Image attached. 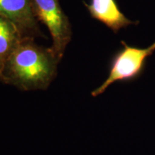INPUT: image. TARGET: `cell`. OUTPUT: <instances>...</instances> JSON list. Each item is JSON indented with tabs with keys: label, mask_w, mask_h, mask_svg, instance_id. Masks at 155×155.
I'll return each mask as SVG.
<instances>
[{
	"label": "cell",
	"mask_w": 155,
	"mask_h": 155,
	"mask_svg": "<svg viewBox=\"0 0 155 155\" xmlns=\"http://www.w3.org/2000/svg\"><path fill=\"white\" fill-rule=\"evenodd\" d=\"M59 60L51 48L24 39L12 52L0 74V81L23 91L45 90L57 75Z\"/></svg>",
	"instance_id": "obj_1"
},
{
	"label": "cell",
	"mask_w": 155,
	"mask_h": 155,
	"mask_svg": "<svg viewBox=\"0 0 155 155\" xmlns=\"http://www.w3.org/2000/svg\"><path fill=\"white\" fill-rule=\"evenodd\" d=\"M121 45L123 48L114 54L110 61L108 78L91 92L93 97L104 94L114 83H130L141 78L146 70L147 60L155 51V42L147 48L129 46L124 41Z\"/></svg>",
	"instance_id": "obj_2"
},
{
	"label": "cell",
	"mask_w": 155,
	"mask_h": 155,
	"mask_svg": "<svg viewBox=\"0 0 155 155\" xmlns=\"http://www.w3.org/2000/svg\"><path fill=\"white\" fill-rule=\"evenodd\" d=\"M32 4L38 21L46 25L51 35L53 45L50 48L61 61L72 37L68 19L58 0H32Z\"/></svg>",
	"instance_id": "obj_3"
},
{
	"label": "cell",
	"mask_w": 155,
	"mask_h": 155,
	"mask_svg": "<svg viewBox=\"0 0 155 155\" xmlns=\"http://www.w3.org/2000/svg\"><path fill=\"white\" fill-rule=\"evenodd\" d=\"M0 14L17 27L25 39L43 37L35 13L32 0H0Z\"/></svg>",
	"instance_id": "obj_4"
},
{
	"label": "cell",
	"mask_w": 155,
	"mask_h": 155,
	"mask_svg": "<svg viewBox=\"0 0 155 155\" xmlns=\"http://www.w3.org/2000/svg\"><path fill=\"white\" fill-rule=\"evenodd\" d=\"M85 5L91 16L118 33L120 30L131 25H138V21L128 19L119 9L116 0H91L90 5Z\"/></svg>",
	"instance_id": "obj_5"
},
{
	"label": "cell",
	"mask_w": 155,
	"mask_h": 155,
	"mask_svg": "<svg viewBox=\"0 0 155 155\" xmlns=\"http://www.w3.org/2000/svg\"><path fill=\"white\" fill-rule=\"evenodd\" d=\"M24 39L17 27L0 14V74L9 55Z\"/></svg>",
	"instance_id": "obj_6"
}]
</instances>
